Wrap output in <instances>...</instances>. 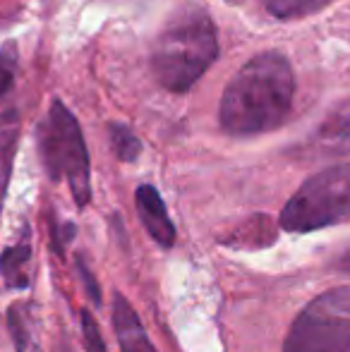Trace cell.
I'll return each instance as SVG.
<instances>
[{"label": "cell", "instance_id": "9", "mask_svg": "<svg viewBox=\"0 0 350 352\" xmlns=\"http://www.w3.org/2000/svg\"><path fill=\"white\" fill-rule=\"evenodd\" d=\"M317 146L324 153L348 156L350 153V111L329 118L317 132Z\"/></svg>", "mask_w": 350, "mask_h": 352}, {"label": "cell", "instance_id": "18", "mask_svg": "<svg viewBox=\"0 0 350 352\" xmlns=\"http://www.w3.org/2000/svg\"><path fill=\"white\" fill-rule=\"evenodd\" d=\"M228 3H240V0H228Z\"/></svg>", "mask_w": 350, "mask_h": 352}, {"label": "cell", "instance_id": "15", "mask_svg": "<svg viewBox=\"0 0 350 352\" xmlns=\"http://www.w3.org/2000/svg\"><path fill=\"white\" fill-rule=\"evenodd\" d=\"M82 331H85V345L87 352H108L106 343L101 338V331H98V324L94 319L91 309H82Z\"/></svg>", "mask_w": 350, "mask_h": 352}, {"label": "cell", "instance_id": "10", "mask_svg": "<svg viewBox=\"0 0 350 352\" xmlns=\"http://www.w3.org/2000/svg\"><path fill=\"white\" fill-rule=\"evenodd\" d=\"M32 259V247L27 242L17 247H8V250L0 254V274H3L5 283L10 287H27V264Z\"/></svg>", "mask_w": 350, "mask_h": 352}, {"label": "cell", "instance_id": "16", "mask_svg": "<svg viewBox=\"0 0 350 352\" xmlns=\"http://www.w3.org/2000/svg\"><path fill=\"white\" fill-rule=\"evenodd\" d=\"M77 271H80V276H82V280H85V287H87V295L94 300V305H101V287H98V283L96 278H94V274L87 269V264H85V259H77Z\"/></svg>", "mask_w": 350, "mask_h": 352}, {"label": "cell", "instance_id": "17", "mask_svg": "<svg viewBox=\"0 0 350 352\" xmlns=\"http://www.w3.org/2000/svg\"><path fill=\"white\" fill-rule=\"evenodd\" d=\"M336 269L343 271V274H350V245L341 252V256L336 259Z\"/></svg>", "mask_w": 350, "mask_h": 352}, {"label": "cell", "instance_id": "4", "mask_svg": "<svg viewBox=\"0 0 350 352\" xmlns=\"http://www.w3.org/2000/svg\"><path fill=\"white\" fill-rule=\"evenodd\" d=\"M350 221V163L324 168L300 185L281 211V228L312 232Z\"/></svg>", "mask_w": 350, "mask_h": 352}, {"label": "cell", "instance_id": "6", "mask_svg": "<svg viewBox=\"0 0 350 352\" xmlns=\"http://www.w3.org/2000/svg\"><path fill=\"white\" fill-rule=\"evenodd\" d=\"M137 213H140L142 223H144L146 232L151 235V240L156 245H161L164 250L175 245V226L168 216L164 199H161L159 190L151 185H140L137 187Z\"/></svg>", "mask_w": 350, "mask_h": 352}, {"label": "cell", "instance_id": "5", "mask_svg": "<svg viewBox=\"0 0 350 352\" xmlns=\"http://www.w3.org/2000/svg\"><path fill=\"white\" fill-rule=\"evenodd\" d=\"M283 352H350V285L314 297L290 326Z\"/></svg>", "mask_w": 350, "mask_h": 352}, {"label": "cell", "instance_id": "7", "mask_svg": "<svg viewBox=\"0 0 350 352\" xmlns=\"http://www.w3.org/2000/svg\"><path fill=\"white\" fill-rule=\"evenodd\" d=\"M113 326H116V336L122 352H159L146 336L137 311L120 292L113 295Z\"/></svg>", "mask_w": 350, "mask_h": 352}, {"label": "cell", "instance_id": "11", "mask_svg": "<svg viewBox=\"0 0 350 352\" xmlns=\"http://www.w3.org/2000/svg\"><path fill=\"white\" fill-rule=\"evenodd\" d=\"M329 3H331V0H262L266 12L278 19L307 17V14H314L322 8H327Z\"/></svg>", "mask_w": 350, "mask_h": 352}, {"label": "cell", "instance_id": "13", "mask_svg": "<svg viewBox=\"0 0 350 352\" xmlns=\"http://www.w3.org/2000/svg\"><path fill=\"white\" fill-rule=\"evenodd\" d=\"M19 48L14 41H5L0 48V96L10 91L14 84V72H17Z\"/></svg>", "mask_w": 350, "mask_h": 352}, {"label": "cell", "instance_id": "1", "mask_svg": "<svg viewBox=\"0 0 350 352\" xmlns=\"http://www.w3.org/2000/svg\"><path fill=\"white\" fill-rule=\"evenodd\" d=\"M295 74L278 51L250 58L223 89L219 120L228 135L252 137L283 125L293 108Z\"/></svg>", "mask_w": 350, "mask_h": 352}, {"label": "cell", "instance_id": "3", "mask_svg": "<svg viewBox=\"0 0 350 352\" xmlns=\"http://www.w3.org/2000/svg\"><path fill=\"white\" fill-rule=\"evenodd\" d=\"M39 151L51 180H67L77 206H87L91 199V170L89 151L82 137L80 122L65 108V103L53 98L46 120L39 125Z\"/></svg>", "mask_w": 350, "mask_h": 352}, {"label": "cell", "instance_id": "8", "mask_svg": "<svg viewBox=\"0 0 350 352\" xmlns=\"http://www.w3.org/2000/svg\"><path fill=\"white\" fill-rule=\"evenodd\" d=\"M17 140H19V118L14 111H8L0 116V209H3L5 192L12 175L14 153H17Z\"/></svg>", "mask_w": 350, "mask_h": 352}, {"label": "cell", "instance_id": "12", "mask_svg": "<svg viewBox=\"0 0 350 352\" xmlns=\"http://www.w3.org/2000/svg\"><path fill=\"white\" fill-rule=\"evenodd\" d=\"M108 137H111L113 153H116L120 161L132 163L140 158L142 142L127 125H122V122H111V125H108Z\"/></svg>", "mask_w": 350, "mask_h": 352}, {"label": "cell", "instance_id": "2", "mask_svg": "<svg viewBox=\"0 0 350 352\" xmlns=\"http://www.w3.org/2000/svg\"><path fill=\"white\" fill-rule=\"evenodd\" d=\"M219 56L216 24L204 8L187 3L171 12L151 48V70L166 91L185 94Z\"/></svg>", "mask_w": 350, "mask_h": 352}, {"label": "cell", "instance_id": "14", "mask_svg": "<svg viewBox=\"0 0 350 352\" xmlns=\"http://www.w3.org/2000/svg\"><path fill=\"white\" fill-rule=\"evenodd\" d=\"M8 326H10V336H12L14 350L27 352L29 350V331H27V324H24V314H22V307L19 305L10 307Z\"/></svg>", "mask_w": 350, "mask_h": 352}]
</instances>
